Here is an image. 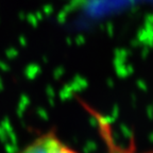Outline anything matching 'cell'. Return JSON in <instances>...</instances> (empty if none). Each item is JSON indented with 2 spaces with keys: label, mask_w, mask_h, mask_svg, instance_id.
I'll return each instance as SVG.
<instances>
[{
  "label": "cell",
  "mask_w": 153,
  "mask_h": 153,
  "mask_svg": "<svg viewBox=\"0 0 153 153\" xmlns=\"http://www.w3.org/2000/svg\"><path fill=\"white\" fill-rule=\"evenodd\" d=\"M81 104L83 105L84 110L88 112L95 119L99 135L105 145V153H153V150L138 151L134 144H131L129 146H123L121 144H118L115 138L111 122L104 115L100 114L97 110L93 108L83 101H81Z\"/></svg>",
  "instance_id": "6da1fadb"
},
{
  "label": "cell",
  "mask_w": 153,
  "mask_h": 153,
  "mask_svg": "<svg viewBox=\"0 0 153 153\" xmlns=\"http://www.w3.org/2000/svg\"><path fill=\"white\" fill-rule=\"evenodd\" d=\"M14 153H79L60 138L53 130L42 133Z\"/></svg>",
  "instance_id": "7a4b0ae2"
},
{
  "label": "cell",
  "mask_w": 153,
  "mask_h": 153,
  "mask_svg": "<svg viewBox=\"0 0 153 153\" xmlns=\"http://www.w3.org/2000/svg\"><path fill=\"white\" fill-rule=\"evenodd\" d=\"M27 20H28V22L31 26H33V27H36L37 26V22H38V20H37V18L35 17V15H33V14H28L27 15Z\"/></svg>",
  "instance_id": "3957f363"
},
{
  "label": "cell",
  "mask_w": 153,
  "mask_h": 153,
  "mask_svg": "<svg viewBox=\"0 0 153 153\" xmlns=\"http://www.w3.org/2000/svg\"><path fill=\"white\" fill-rule=\"evenodd\" d=\"M43 10H44V12H45L46 14L48 15V14H50V13L52 12V7H50V5H45Z\"/></svg>",
  "instance_id": "277c9868"
},
{
  "label": "cell",
  "mask_w": 153,
  "mask_h": 153,
  "mask_svg": "<svg viewBox=\"0 0 153 153\" xmlns=\"http://www.w3.org/2000/svg\"><path fill=\"white\" fill-rule=\"evenodd\" d=\"M19 43H20L22 46L27 45V39H26L24 36H20V37H19Z\"/></svg>",
  "instance_id": "5b68a950"
},
{
  "label": "cell",
  "mask_w": 153,
  "mask_h": 153,
  "mask_svg": "<svg viewBox=\"0 0 153 153\" xmlns=\"http://www.w3.org/2000/svg\"><path fill=\"white\" fill-rule=\"evenodd\" d=\"M7 56H13V54H16V50H15V49H10V50H7Z\"/></svg>",
  "instance_id": "8992f818"
}]
</instances>
